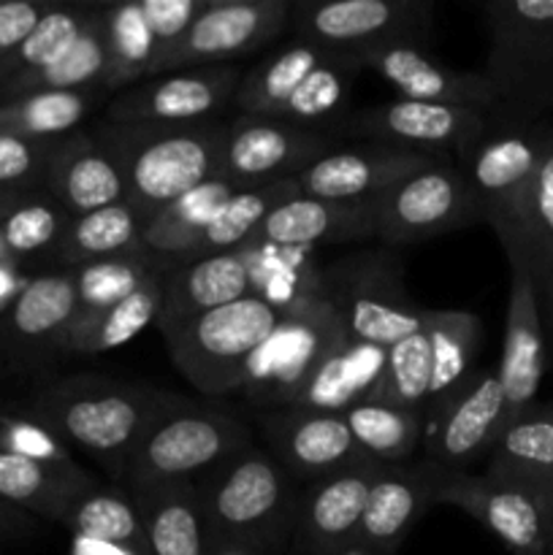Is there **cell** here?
Returning a JSON list of instances; mask_svg holds the SVG:
<instances>
[{"instance_id":"cell-1","label":"cell","mask_w":553,"mask_h":555,"mask_svg":"<svg viewBox=\"0 0 553 555\" xmlns=\"http://www.w3.org/2000/svg\"><path fill=\"white\" fill-rule=\"evenodd\" d=\"M177 396L108 377H70L36 399L33 415L43 431L85 450L123 482L125 466L146 428Z\"/></svg>"},{"instance_id":"cell-2","label":"cell","mask_w":553,"mask_h":555,"mask_svg":"<svg viewBox=\"0 0 553 555\" xmlns=\"http://www.w3.org/2000/svg\"><path fill=\"white\" fill-rule=\"evenodd\" d=\"M226 128L220 122L119 125L103 122L95 139L117 163L128 190V204L150 220L152 215L222 171Z\"/></svg>"},{"instance_id":"cell-3","label":"cell","mask_w":553,"mask_h":555,"mask_svg":"<svg viewBox=\"0 0 553 555\" xmlns=\"http://www.w3.org/2000/svg\"><path fill=\"white\" fill-rule=\"evenodd\" d=\"M209 540H228L269 555L293 545L298 482L263 448L239 450L195 480Z\"/></svg>"},{"instance_id":"cell-4","label":"cell","mask_w":553,"mask_h":555,"mask_svg":"<svg viewBox=\"0 0 553 555\" xmlns=\"http://www.w3.org/2000/svg\"><path fill=\"white\" fill-rule=\"evenodd\" d=\"M249 444H255L253 434L231 412L177 396L141 437L125 466L123 488L139 493L166 482H195Z\"/></svg>"},{"instance_id":"cell-5","label":"cell","mask_w":553,"mask_h":555,"mask_svg":"<svg viewBox=\"0 0 553 555\" xmlns=\"http://www.w3.org/2000/svg\"><path fill=\"white\" fill-rule=\"evenodd\" d=\"M287 307H276L260 296L195 314L160 331L173 366L193 388L206 396L239 393L244 366L285 318Z\"/></svg>"},{"instance_id":"cell-6","label":"cell","mask_w":553,"mask_h":555,"mask_svg":"<svg viewBox=\"0 0 553 555\" xmlns=\"http://www.w3.org/2000/svg\"><path fill=\"white\" fill-rule=\"evenodd\" d=\"M483 74L507 114L540 119L553 108V0H488Z\"/></svg>"},{"instance_id":"cell-7","label":"cell","mask_w":553,"mask_h":555,"mask_svg":"<svg viewBox=\"0 0 553 555\" xmlns=\"http://www.w3.org/2000/svg\"><path fill=\"white\" fill-rule=\"evenodd\" d=\"M320 298L331 304L352 341L394 347L423 320L404 285L399 258L388 253H356L320 269Z\"/></svg>"},{"instance_id":"cell-8","label":"cell","mask_w":553,"mask_h":555,"mask_svg":"<svg viewBox=\"0 0 553 555\" xmlns=\"http://www.w3.org/2000/svg\"><path fill=\"white\" fill-rule=\"evenodd\" d=\"M553 125L518 114H493L486 133L461 155V177L475 201L477 220L493 233L510 225L518 211L548 144Z\"/></svg>"},{"instance_id":"cell-9","label":"cell","mask_w":553,"mask_h":555,"mask_svg":"<svg viewBox=\"0 0 553 555\" xmlns=\"http://www.w3.org/2000/svg\"><path fill=\"white\" fill-rule=\"evenodd\" d=\"M339 318L320 296H304L287 307L269 339L244 366L242 388L255 404L287 410L320 363L345 339Z\"/></svg>"},{"instance_id":"cell-10","label":"cell","mask_w":553,"mask_h":555,"mask_svg":"<svg viewBox=\"0 0 553 555\" xmlns=\"http://www.w3.org/2000/svg\"><path fill=\"white\" fill-rule=\"evenodd\" d=\"M428 0H309L293 3L298 41L361 54L385 43H421L432 33Z\"/></svg>"},{"instance_id":"cell-11","label":"cell","mask_w":553,"mask_h":555,"mask_svg":"<svg viewBox=\"0 0 553 555\" xmlns=\"http://www.w3.org/2000/svg\"><path fill=\"white\" fill-rule=\"evenodd\" d=\"M504 393L497 369H475L453 393L423 412L426 459L448 472H470L502 437Z\"/></svg>"},{"instance_id":"cell-12","label":"cell","mask_w":553,"mask_h":555,"mask_svg":"<svg viewBox=\"0 0 553 555\" xmlns=\"http://www.w3.org/2000/svg\"><path fill=\"white\" fill-rule=\"evenodd\" d=\"M291 0H209L190 30L155 60L150 79L173 70L228 65L269 43L291 22Z\"/></svg>"},{"instance_id":"cell-13","label":"cell","mask_w":553,"mask_h":555,"mask_svg":"<svg viewBox=\"0 0 553 555\" xmlns=\"http://www.w3.org/2000/svg\"><path fill=\"white\" fill-rule=\"evenodd\" d=\"M437 504L464 509L515 555H551L553 520L545 493L518 482L493 480L472 472H450Z\"/></svg>"},{"instance_id":"cell-14","label":"cell","mask_w":553,"mask_h":555,"mask_svg":"<svg viewBox=\"0 0 553 555\" xmlns=\"http://www.w3.org/2000/svg\"><path fill=\"white\" fill-rule=\"evenodd\" d=\"M477 220L464 177L448 160L401 179L377 195V238L385 244H417Z\"/></svg>"},{"instance_id":"cell-15","label":"cell","mask_w":553,"mask_h":555,"mask_svg":"<svg viewBox=\"0 0 553 555\" xmlns=\"http://www.w3.org/2000/svg\"><path fill=\"white\" fill-rule=\"evenodd\" d=\"M331 150V139L320 130L242 114L226 128L220 177L239 190L296 179Z\"/></svg>"},{"instance_id":"cell-16","label":"cell","mask_w":553,"mask_h":555,"mask_svg":"<svg viewBox=\"0 0 553 555\" xmlns=\"http://www.w3.org/2000/svg\"><path fill=\"white\" fill-rule=\"evenodd\" d=\"M491 117L493 114L475 112V108L396 98L350 114L342 119L339 128L363 141L407 146L439 157L445 152H455L461 157L486 133Z\"/></svg>"},{"instance_id":"cell-17","label":"cell","mask_w":553,"mask_h":555,"mask_svg":"<svg viewBox=\"0 0 553 555\" xmlns=\"http://www.w3.org/2000/svg\"><path fill=\"white\" fill-rule=\"evenodd\" d=\"M239 81L242 74L233 65L173 70L119 92L106 106V119L119 125L206 122L209 114L233 103Z\"/></svg>"},{"instance_id":"cell-18","label":"cell","mask_w":553,"mask_h":555,"mask_svg":"<svg viewBox=\"0 0 553 555\" xmlns=\"http://www.w3.org/2000/svg\"><path fill=\"white\" fill-rule=\"evenodd\" d=\"M269 453L296 482L312 486L331 475L369 461L352 439L350 426L336 412L287 410L260 415Z\"/></svg>"},{"instance_id":"cell-19","label":"cell","mask_w":553,"mask_h":555,"mask_svg":"<svg viewBox=\"0 0 553 555\" xmlns=\"http://www.w3.org/2000/svg\"><path fill=\"white\" fill-rule=\"evenodd\" d=\"M363 68L374 70L399 98L445 106L475 108L483 114H502V98L486 74L455 70L434 57L421 43H385L358 54Z\"/></svg>"},{"instance_id":"cell-20","label":"cell","mask_w":553,"mask_h":555,"mask_svg":"<svg viewBox=\"0 0 553 555\" xmlns=\"http://www.w3.org/2000/svg\"><path fill=\"white\" fill-rule=\"evenodd\" d=\"M437 163H442V157L432 152L361 141L356 146H334L325 152L298 173L296 182L309 198L366 201L377 198L396 182Z\"/></svg>"},{"instance_id":"cell-21","label":"cell","mask_w":553,"mask_h":555,"mask_svg":"<svg viewBox=\"0 0 553 555\" xmlns=\"http://www.w3.org/2000/svg\"><path fill=\"white\" fill-rule=\"evenodd\" d=\"M507 263L510 296L507 318H504L502 361H499L497 374L504 393V421L510 426L520 412L529 410L537 401V390H540L548 369V341L529 269L518 260H507Z\"/></svg>"},{"instance_id":"cell-22","label":"cell","mask_w":553,"mask_h":555,"mask_svg":"<svg viewBox=\"0 0 553 555\" xmlns=\"http://www.w3.org/2000/svg\"><path fill=\"white\" fill-rule=\"evenodd\" d=\"M448 475L450 472L445 466L428 459L380 466L369 491L356 545L399 551L417 520L437 504L439 488Z\"/></svg>"},{"instance_id":"cell-23","label":"cell","mask_w":553,"mask_h":555,"mask_svg":"<svg viewBox=\"0 0 553 555\" xmlns=\"http://www.w3.org/2000/svg\"><path fill=\"white\" fill-rule=\"evenodd\" d=\"M377 472L380 464L363 461L307 486L298 507L293 547L301 555H336L356 545Z\"/></svg>"},{"instance_id":"cell-24","label":"cell","mask_w":553,"mask_h":555,"mask_svg":"<svg viewBox=\"0 0 553 555\" xmlns=\"http://www.w3.org/2000/svg\"><path fill=\"white\" fill-rule=\"evenodd\" d=\"M363 238H377V198L323 201L301 193L266 217L253 244L309 249Z\"/></svg>"},{"instance_id":"cell-25","label":"cell","mask_w":553,"mask_h":555,"mask_svg":"<svg viewBox=\"0 0 553 555\" xmlns=\"http://www.w3.org/2000/svg\"><path fill=\"white\" fill-rule=\"evenodd\" d=\"M160 282L163 298L155 320L160 331L195 314L226 307L239 298L255 296L253 260H249L247 247L190 260L160 274Z\"/></svg>"},{"instance_id":"cell-26","label":"cell","mask_w":553,"mask_h":555,"mask_svg":"<svg viewBox=\"0 0 553 555\" xmlns=\"http://www.w3.org/2000/svg\"><path fill=\"white\" fill-rule=\"evenodd\" d=\"M43 188L70 217L123 204L128 198L117 163L98 144L95 135L79 130L54 141Z\"/></svg>"},{"instance_id":"cell-27","label":"cell","mask_w":553,"mask_h":555,"mask_svg":"<svg viewBox=\"0 0 553 555\" xmlns=\"http://www.w3.org/2000/svg\"><path fill=\"white\" fill-rule=\"evenodd\" d=\"M236 193L239 188L217 177L198 184L190 193L179 195L177 201L163 206L157 215H152L139 236V249L150 269L155 274H166V271L188 263L209 222Z\"/></svg>"},{"instance_id":"cell-28","label":"cell","mask_w":553,"mask_h":555,"mask_svg":"<svg viewBox=\"0 0 553 555\" xmlns=\"http://www.w3.org/2000/svg\"><path fill=\"white\" fill-rule=\"evenodd\" d=\"M101 486L79 464H49L0 444V499L27 513L63 524L74 504Z\"/></svg>"},{"instance_id":"cell-29","label":"cell","mask_w":553,"mask_h":555,"mask_svg":"<svg viewBox=\"0 0 553 555\" xmlns=\"http://www.w3.org/2000/svg\"><path fill=\"white\" fill-rule=\"evenodd\" d=\"M150 555H209L204 507L195 482H166L130 493Z\"/></svg>"},{"instance_id":"cell-30","label":"cell","mask_w":553,"mask_h":555,"mask_svg":"<svg viewBox=\"0 0 553 555\" xmlns=\"http://www.w3.org/2000/svg\"><path fill=\"white\" fill-rule=\"evenodd\" d=\"M76 282L65 274L36 276L11 304L9 331L30 352H70V331L76 320Z\"/></svg>"},{"instance_id":"cell-31","label":"cell","mask_w":553,"mask_h":555,"mask_svg":"<svg viewBox=\"0 0 553 555\" xmlns=\"http://www.w3.org/2000/svg\"><path fill=\"white\" fill-rule=\"evenodd\" d=\"M385 352L388 350H383V347L363 345V341H352L350 336H345L325 356L312 379L304 385L293 406L342 415L350 406L369 401L380 377H383Z\"/></svg>"},{"instance_id":"cell-32","label":"cell","mask_w":553,"mask_h":555,"mask_svg":"<svg viewBox=\"0 0 553 555\" xmlns=\"http://www.w3.org/2000/svg\"><path fill=\"white\" fill-rule=\"evenodd\" d=\"M483 475L545 493L553 480V399L535 401L504 428Z\"/></svg>"},{"instance_id":"cell-33","label":"cell","mask_w":553,"mask_h":555,"mask_svg":"<svg viewBox=\"0 0 553 555\" xmlns=\"http://www.w3.org/2000/svg\"><path fill=\"white\" fill-rule=\"evenodd\" d=\"M339 54L342 52L336 49H325L309 41L291 43L242 76L236 95H233V106L247 117H274L282 103L312 70L331 63Z\"/></svg>"},{"instance_id":"cell-34","label":"cell","mask_w":553,"mask_h":555,"mask_svg":"<svg viewBox=\"0 0 553 555\" xmlns=\"http://www.w3.org/2000/svg\"><path fill=\"white\" fill-rule=\"evenodd\" d=\"M108 68L106 27H103V5H95L85 33L76 38L74 47L47 65L43 70L14 81L0 95L16 101V98L36 95V92H76V90H103ZM106 92V90H103Z\"/></svg>"},{"instance_id":"cell-35","label":"cell","mask_w":553,"mask_h":555,"mask_svg":"<svg viewBox=\"0 0 553 555\" xmlns=\"http://www.w3.org/2000/svg\"><path fill=\"white\" fill-rule=\"evenodd\" d=\"M497 238L507 260L524 263L529 274L553 263V139L518 211Z\"/></svg>"},{"instance_id":"cell-36","label":"cell","mask_w":553,"mask_h":555,"mask_svg":"<svg viewBox=\"0 0 553 555\" xmlns=\"http://www.w3.org/2000/svg\"><path fill=\"white\" fill-rule=\"evenodd\" d=\"M296 195H301L296 179H282V182L260 184V188L239 190V193L217 211L215 220L209 222V228L204 231L201 242L195 244L190 260L249 247L253 238L258 236L260 228H263L266 217H269L276 206L285 204V201L296 198Z\"/></svg>"},{"instance_id":"cell-37","label":"cell","mask_w":553,"mask_h":555,"mask_svg":"<svg viewBox=\"0 0 553 555\" xmlns=\"http://www.w3.org/2000/svg\"><path fill=\"white\" fill-rule=\"evenodd\" d=\"M141 228H144V220H141V215L128 201L103 206V209L70 217L68 231H65L63 242H60L57 255L60 260L79 269V266L95 263V260L141 253Z\"/></svg>"},{"instance_id":"cell-38","label":"cell","mask_w":553,"mask_h":555,"mask_svg":"<svg viewBox=\"0 0 553 555\" xmlns=\"http://www.w3.org/2000/svg\"><path fill=\"white\" fill-rule=\"evenodd\" d=\"M352 439L380 466L407 464L423 439V412L385 401H361L342 412Z\"/></svg>"},{"instance_id":"cell-39","label":"cell","mask_w":553,"mask_h":555,"mask_svg":"<svg viewBox=\"0 0 553 555\" xmlns=\"http://www.w3.org/2000/svg\"><path fill=\"white\" fill-rule=\"evenodd\" d=\"M361 70L363 65L358 54L342 52L336 60L312 70L271 119H285V122L312 130H320L323 125H342L352 95V85H356V76Z\"/></svg>"},{"instance_id":"cell-40","label":"cell","mask_w":553,"mask_h":555,"mask_svg":"<svg viewBox=\"0 0 553 555\" xmlns=\"http://www.w3.org/2000/svg\"><path fill=\"white\" fill-rule=\"evenodd\" d=\"M103 27H106L108 68L103 90H128L141 79H150L155 60L160 57L155 36L146 25L141 0L103 5Z\"/></svg>"},{"instance_id":"cell-41","label":"cell","mask_w":553,"mask_h":555,"mask_svg":"<svg viewBox=\"0 0 553 555\" xmlns=\"http://www.w3.org/2000/svg\"><path fill=\"white\" fill-rule=\"evenodd\" d=\"M423 323L434 347V383L428 399V406H434L477 369L483 323L472 312H459V309H426Z\"/></svg>"},{"instance_id":"cell-42","label":"cell","mask_w":553,"mask_h":555,"mask_svg":"<svg viewBox=\"0 0 553 555\" xmlns=\"http://www.w3.org/2000/svg\"><path fill=\"white\" fill-rule=\"evenodd\" d=\"M163 282L160 274H152L141 287L114 307L103 309L95 318L85 320L70 331V356H103L117 347H125L141 334L146 325L157 320L160 309Z\"/></svg>"},{"instance_id":"cell-43","label":"cell","mask_w":553,"mask_h":555,"mask_svg":"<svg viewBox=\"0 0 553 555\" xmlns=\"http://www.w3.org/2000/svg\"><path fill=\"white\" fill-rule=\"evenodd\" d=\"M63 526L81 540L106 542V545L128 547L136 555H150L139 509L125 488L103 482L101 488L74 504V509L65 515Z\"/></svg>"},{"instance_id":"cell-44","label":"cell","mask_w":553,"mask_h":555,"mask_svg":"<svg viewBox=\"0 0 553 555\" xmlns=\"http://www.w3.org/2000/svg\"><path fill=\"white\" fill-rule=\"evenodd\" d=\"M103 90L36 92L0 106V130L30 141H60L76 133Z\"/></svg>"},{"instance_id":"cell-45","label":"cell","mask_w":553,"mask_h":555,"mask_svg":"<svg viewBox=\"0 0 553 555\" xmlns=\"http://www.w3.org/2000/svg\"><path fill=\"white\" fill-rule=\"evenodd\" d=\"M95 5H52L36 30L0 60V90L63 57L85 33Z\"/></svg>"},{"instance_id":"cell-46","label":"cell","mask_w":553,"mask_h":555,"mask_svg":"<svg viewBox=\"0 0 553 555\" xmlns=\"http://www.w3.org/2000/svg\"><path fill=\"white\" fill-rule=\"evenodd\" d=\"M426 312V309H423ZM434 383V347L426 323L385 352V369L369 401L426 412Z\"/></svg>"},{"instance_id":"cell-47","label":"cell","mask_w":553,"mask_h":555,"mask_svg":"<svg viewBox=\"0 0 553 555\" xmlns=\"http://www.w3.org/2000/svg\"><path fill=\"white\" fill-rule=\"evenodd\" d=\"M76 282V320L74 328L85 320L95 318L103 309L114 307L117 301L128 298L136 287L144 285L155 271L150 269L141 253L117 255V258L95 260V263L70 269Z\"/></svg>"},{"instance_id":"cell-48","label":"cell","mask_w":553,"mask_h":555,"mask_svg":"<svg viewBox=\"0 0 553 555\" xmlns=\"http://www.w3.org/2000/svg\"><path fill=\"white\" fill-rule=\"evenodd\" d=\"M68 222L70 215L49 193L22 201L5 211V220L0 225L5 253L11 258H25V255L43 253L49 247L60 249Z\"/></svg>"},{"instance_id":"cell-49","label":"cell","mask_w":553,"mask_h":555,"mask_svg":"<svg viewBox=\"0 0 553 555\" xmlns=\"http://www.w3.org/2000/svg\"><path fill=\"white\" fill-rule=\"evenodd\" d=\"M54 141H30L0 130V188H36L43 184L49 152Z\"/></svg>"},{"instance_id":"cell-50","label":"cell","mask_w":553,"mask_h":555,"mask_svg":"<svg viewBox=\"0 0 553 555\" xmlns=\"http://www.w3.org/2000/svg\"><path fill=\"white\" fill-rule=\"evenodd\" d=\"M209 0H141L146 25L155 36L160 54L171 49L190 30Z\"/></svg>"},{"instance_id":"cell-51","label":"cell","mask_w":553,"mask_h":555,"mask_svg":"<svg viewBox=\"0 0 553 555\" xmlns=\"http://www.w3.org/2000/svg\"><path fill=\"white\" fill-rule=\"evenodd\" d=\"M49 9L52 5L33 3V0H5V3H0V60L14 52L36 30V25Z\"/></svg>"},{"instance_id":"cell-52","label":"cell","mask_w":553,"mask_h":555,"mask_svg":"<svg viewBox=\"0 0 553 555\" xmlns=\"http://www.w3.org/2000/svg\"><path fill=\"white\" fill-rule=\"evenodd\" d=\"M531 282H535L537 307H540L542 325H545L553 320V263L540 269L537 274H531Z\"/></svg>"},{"instance_id":"cell-53","label":"cell","mask_w":553,"mask_h":555,"mask_svg":"<svg viewBox=\"0 0 553 555\" xmlns=\"http://www.w3.org/2000/svg\"><path fill=\"white\" fill-rule=\"evenodd\" d=\"M30 529V518L14 507V504L0 499V534H20Z\"/></svg>"},{"instance_id":"cell-54","label":"cell","mask_w":553,"mask_h":555,"mask_svg":"<svg viewBox=\"0 0 553 555\" xmlns=\"http://www.w3.org/2000/svg\"><path fill=\"white\" fill-rule=\"evenodd\" d=\"M70 555H136V553L128 551V547H117V545H106V542L81 540V537H74Z\"/></svg>"},{"instance_id":"cell-55","label":"cell","mask_w":553,"mask_h":555,"mask_svg":"<svg viewBox=\"0 0 553 555\" xmlns=\"http://www.w3.org/2000/svg\"><path fill=\"white\" fill-rule=\"evenodd\" d=\"M209 555H260L249 547L236 545V542H228V540H209Z\"/></svg>"},{"instance_id":"cell-56","label":"cell","mask_w":553,"mask_h":555,"mask_svg":"<svg viewBox=\"0 0 553 555\" xmlns=\"http://www.w3.org/2000/svg\"><path fill=\"white\" fill-rule=\"evenodd\" d=\"M336 555H396V553L394 551H377V547H369V545H350L347 551H342Z\"/></svg>"},{"instance_id":"cell-57","label":"cell","mask_w":553,"mask_h":555,"mask_svg":"<svg viewBox=\"0 0 553 555\" xmlns=\"http://www.w3.org/2000/svg\"><path fill=\"white\" fill-rule=\"evenodd\" d=\"M545 341H548V361L553 358V320L551 323H545Z\"/></svg>"},{"instance_id":"cell-58","label":"cell","mask_w":553,"mask_h":555,"mask_svg":"<svg viewBox=\"0 0 553 555\" xmlns=\"http://www.w3.org/2000/svg\"><path fill=\"white\" fill-rule=\"evenodd\" d=\"M545 502H548V513H551V520H553V480L548 482L545 488Z\"/></svg>"},{"instance_id":"cell-59","label":"cell","mask_w":553,"mask_h":555,"mask_svg":"<svg viewBox=\"0 0 553 555\" xmlns=\"http://www.w3.org/2000/svg\"><path fill=\"white\" fill-rule=\"evenodd\" d=\"M9 287H11L9 276H5V271H0V296H5V293H9Z\"/></svg>"},{"instance_id":"cell-60","label":"cell","mask_w":553,"mask_h":555,"mask_svg":"<svg viewBox=\"0 0 553 555\" xmlns=\"http://www.w3.org/2000/svg\"><path fill=\"white\" fill-rule=\"evenodd\" d=\"M5 255H9V253H5V244H3V236H0V258H5Z\"/></svg>"},{"instance_id":"cell-61","label":"cell","mask_w":553,"mask_h":555,"mask_svg":"<svg viewBox=\"0 0 553 555\" xmlns=\"http://www.w3.org/2000/svg\"><path fill=\"white\" fill-rule=\"evenodd\" d=\"M551 555H553V553H551Z\"/></svg>"}]
</instances>
